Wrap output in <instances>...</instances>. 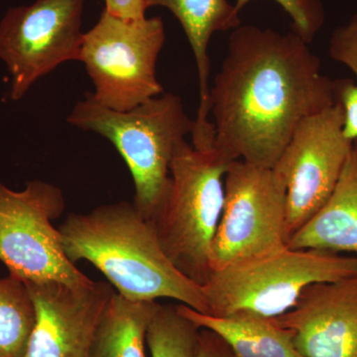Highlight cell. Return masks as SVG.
Here are the masks:
<instances>
[{
  "mask_svg": "<svg viewBox=\"0 0 357 357\" xmlns=\"http://www.w3.org/2000/svg\"><path fill=\"white\" fill-rule=\"evenodd\" d=\"M309 45L293 31L232 30L210 89L213 150L220 158L273 169L298 126L338 103L340 79L321 73Z\"/></svg>",
  "mask_w": 357,
  "mask_h": 357,
  "instance_id": "1",
  "label": "cell"
},
{
  "mask_svg": "<svg viewBox=\"0 0 357 357\" xmlns=\"http://www.w3.org/2000/svg\"><path fill=\"white\" fill-rule=\"evenodd\" d=\"M59 231L70 261L93 264L122 297L170 299L208 314L203 287L167 257L153 225L133 203L122 201L88 213H70Z\"/></svg>",
  "mask_w": 357,
  "mask_h": 357,
  "instance_id": "2",
  "label": "cell"
},
{
  "mask_svg": "<svg viewBox=\"0 0 357 357\" xmlns=\"http://www.w3.org/2000/svg\"><path fill=\"white\" fill-rule=\"evenodd\" d=\"M67 121L114 145L132 176V203L151 222L168 192L176 148L194 128V121L188 116L180 96L162 93L129 112H115L86 93Z\"/></svg>",
  "mask_w": 357,
  "mask_h": 357,
  "instance_id": "3",
  "label": "cell"
},
{
  "mask_svg": "<svg viewBox=\"0 0 357 357\" xmlns=\"http://www.w3.org/2000/svg\"><path fill=\"white\" fill-rule=\"evenodd\" d=\"M357 274V256L284 248L213 270L203 286L213 317L274 319L290 311L314 283Z\"/></svg>",
  "mask_w": 357,
  "mask_h": 357,
  "instance_id": "4",
  "label": "cell"
},
{
  "mask_svg": "<svg viewBox=\"0 0 357 357\" xmlns=\"http://www.w3.org/2000/svg\"><path fill=\"white\" fill-rule=\"evenodd\" d=\"M229 164L215 150L201 151L181 141L171 162L168 192L150 222L167 257L202 287L211 272Z\"/></svg>",
  "mask_w": 357,
  "mask_h": 357,
  "instance_id": "5",
  "label": "cell"
},
{
  "mask_svg": "<svg viewBox=\"0 0 357 357\" xmlns=\"http://www.w3.org/2000/svg\"><path fill=\"white\" fill-rule=\"evenodd\" d=\"M161 17L126 20L103 10L84 33L79 62L86 67L93 100L115 112H129L164 93L156 64L165 43Z\"/></svg>",
  "mask_w": 357,
  "mask_h": 357,
  "instance_id": "6",
  "label": "cell"
},
{
  "mask_svg": "<svg viewBox=\"0 0 357 357\" xmlns=\"http://www.w3.org/2000/svg\"><path fill=\"white\" fill-rule=\"evenodd\" d=\"M65 206L62 190L50 183L31 181L22 191L0 183V261L9 275L24 283L59 282L72 287L95 282L66 255L52 223Z\"/></svg>",
  "mask_w": 357,
  "mask_h": 357,
  "instance_id": "7",
  "label": "cell"
},
{
  "mask_svg": "<svg viewBox=\"0 0 357 357\" xmlns=\"http://www.w3.org/2000/svg\"><path fill=\"white\" fill-rule=\"evenodd\" d=\"M287 189L274 169L231 162L211 251V271L287 248Z\"/></svg>",
  "mask_w": 357,
  "mask_h": 357,
  "instance_id": "8",
  "label": "cell"
},
{
  "mask_svg": "<svg viewBox=\"0 0 357 357\" xmlns=\"http://www.w3.org/2000/svg\"><path fill=\"white\" fill-rule=\"evenodd\" d=\"M84 4V0H36L7 11L0 22V60L10 74L14 102L59 66L79 61Z\"/></svg>",
  "mask_w": 357,
  "mask_h": 357,
  "instance_id": "9",
  "label": "cell"
},
{
  "mask_svg": "<svg viewBox=\"0 0 357 357\" xmlns=\"http://www.w3.org/2000/svg\"><path fill=\"white\" fill-rule=\"evenodd\" d=\"M340 103L307 117L298 126L274 171L287 189L289 239L324 206L351 154Z\"/></svg>",
  "mask_w": 357,
  "mask_h": 357,
  "instance_id": "10",
  "label": "cell"
},
{
  "mask_svg": "<svg viewBox=\"0 0 357 357\" xmlns=\"http://www.w3.org/2000/svg\"><path fill=\"white\" fill-rule=\"evenodd\" d=\"M34 303V328L24 357H89L98 324L116 291L107 282L72 287L25 283Z\"/></svg>",
  "mask_w": 357,
  "mask_h": 357,
  "instance_id": "11",
  "label": "cell"
},
{
  "mask_svg": "<svg viewBox=\"0 0 357 357\" xmlns=\"http://www.w3.org/2000/svg\"><path fill=\"white\" fill-rule=\"evenodd\" d=\"M277 323L305 357H357V274L307 286Z\"/></svg>",
  "mask_w": 357,
  "mask_h": 357,
  "instance_id": "12",
  "label": "cell"
},
{
  "mask_svg": "<svg viewBox=\"0 0 357 357\" xmlns=\"http://www.w3.org/2000/svg\"><path fill=\"white\" fill-rule=\"evenodd\" d=\"M147 6L169 9L177 17L187 35L199 77V103L192 136L199 139L210 137L213 132V124L210 121L208 43L215 33L232 31L239 27L241 25L239 13L227 0H147Z\"/></svg>",
  "mask_w": 357,
  "mask_h": 357,
  "instance_id": "13",
  "label": "cell"
},
{
  "mask_svg": "<svg viewBox=\"0 0 357 357\" xmlns=\"http://www.w3.org/2000/svg\"><path fill=\"white\" fill-rule=\"evenodd\" d=\"M288 246L357 256V139L332 196Z\"/></svg>",
  "mask_w": 357,
  "mask_h": 357,
  "instance_id": "14",
  "label": "cell"
},
{
  "mask_svg": "<svg viewBox=\"0 0 357 357\" xmlns=\"http://www.w3.org/2000/svg\"><path fill=\"white\" fill-rule=\"evenodd\" d=\"M178 311L196 324L217 333L234 357H305L296 347L292 333L276 319L256 316L213 317L185 305Z\"/></svg>",
  "mask_w": 357,
  "mask_h": 357,
  "instance_id": "15",
  "label": "cell"
},
{
  "mask_svg": "<svg viewBox=\"0 0 357 357\" xmlns=\"http://www.w3.org/2000/svg\"><path fill=\"white\" fill-rule=\"evenodd\" d=\"M158 301H131L115 292L103 312L89 357H146V335Z\"/></svg>",
  "mask_w": 357,
  "mask_h": 357,
  "instance_id": "16",
  "label": "cell"
},
{
  "mask_svg": "<svg viewBox=\"0 0 357 357\" xmlns=\"http://www.w3.org/2000/svg\"><path fill=\"white\" fill-rule=\"evenodd\" d=\"M35 321L24 282L11 275L0 278V357H24Z\"/></svg>",
  "mask_w": 357,
  "mask_h": 357,
  "instance_id": "17",
  "label": "cell"
},
{
  "mask_svg": "<svg viewBox=\"0 0 357 357\" xmlns=\"http://www.w3.org/2000/svg\"><path fill=\"white\" fill-rule=\"evenodd\" d=\"M199 330L177 306L159 304L147 328L150 357H195Z\"/></svg>",
  "mask_w": 357,
  "mask_h": 357,
  "instance_id": "18",
  "label": "cell"
},
{
  "mask_svg": "<svg viewBox=\"0 0 357 357\" xmlns=\"http://www.w3.org/2000/svg\"><path fill=\"white\" fill-rule=\"evenodd\" d=\"M328 53L333 60L347 66L356 76L354 79H340L338 84V103L344 112V134L357 139V14L347 24L333 32Z\"/></svg>",
  "mask_w": 357,
  "mask_h": 357,
  "instance_id": "19",
  "label": "cell"
},
{
  "mask_svg": "<svg viewBox=\"0 0 357 357\" xmlns=\"http://www.w3.org/2000/svg\"><path fill=\"white\" fill-rule=\"evenodd\" d=\"M251 0H236V9L241 13ZM292 20V31L311 43L325 23L326 15L321 0H275Z\"/></svg>",
  "mask_w": 357,
  "mask_h": 357,
  "instance_id": "20",
  "label": "cell"
},
{
  "mask_svg": "<svg viewBox=\"0 0 357 357\" xmlns=\"http://www.w3.org/2000/svg\"><path fill=\"white\" fill-rule=\"evenodd\" d=\"M195 357H234L225 340L211 331L199 330Z\"/></svg>",
  "mask_w": 357,
  "mask_h": 357,
  "instance_id": "21",
  "label": "cell"
},
{
  "mask_svg": "<svg viewBox=\"0 0 357 357\" xmlns=\"http://www.w3.org/2000/svg\"><path fill=\"white\" fill-rule=\"evenodd\" d=\"M105 8L112 15L126 20L146 18L147 0H105Z\"/></svg>",
  "mask_w": 357,
  "mask_h": 357,
  "instance_id": "22",
  "label": "cell"
}]
</instances>
